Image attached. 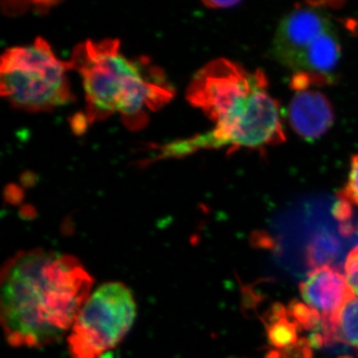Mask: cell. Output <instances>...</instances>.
Here are the masks:
<instances>
[{
	"label": "cell",
	"mask_w": 358,
	"mask_h": 358,
	"mask_svg": "<svg viewBox=\"0 0 358 358\" xmlns=\"http://www.w3.org/2000/svg\"><path fill=\"white\" fill-rule=\"evenodd\" d=\"M241 3L236 0H212V1H203L205 6L210 9H226L232 8V7L238 6Z\"/></svg>",
	"instance_id": "obj_12"
},
{
	"label": "cell",
	"mask_w": 358,
	"mask_h": 358,
	"mask_svg": "<svg viewBox=\"0 0 358 358\" xmlns=\"http://www.w3.org/2000/svg\"><path fill=\"white\" fill-rule=\"evenodd\" d=\"M345 279L353 294L358 296V246L348 254L345 261Z\"/></svg>",
	"instance_id": "obj_11"
},
{
	"label": "cell",
	"mask_w": 358,
	"mask_h": 358,
	"mask_svg": "<svg viewBox=\"0 0 358 358\" xmlns=\"http://www.w3.org/2000/svg\"><path fill=\"white\" fill-rule=\"evenodd\" d=\"M300 291L306 305L322 317V331L327 343H333L339 313L355 296L345 275L329 266H320L301 282Z\"/></svg>",
	"instance_id": "obj_7"
},
{
	"label": "cell",
	"mask_w": 358,
	"mask_h": 358,
	"mask_svg": "<svg viewBox=\"0 0 358 358\" xmlns=\"http://www.w3.org/2000/svg\"><path fill=\"white\" fill-rule=\"evenodd\" d=\"M288 117L292 129L307 141L324 136L334 122L333 105L326 95L313 90L296 91L289 102Z\"/></svg>",
	"instance_id": "obj_8"
},
{
	"label": "cell",
	"mask_w": 358,
	"mask_h": 358,
	"mask_svg": "<svg viewBox=\"0 0 358 358\" xmlns=\"http://www.w3.org/2000/svg\"><path fill=\"white\" fill-rule=\"evenodd\" d=\"M296 6L282 18L271 55L293 71L307 74L317 85L331 83L341 58L336 26L317 3Z\"/></svg>",
	"instance_id": "obj_5"
},
{
	"label": "cell",
	"mask_w": 358,
	"mask_h": 358,
	"mask_svg": "<svg viewBox=\"0 0 358 358\" xmlns=\"http://www.w3.org/2000/svg\"><path fill=\"white\" fill-rule=\"evenodd\" d=\"M334 338L358 352V296L348 301L339 313L334 326Z\"/></svg>",
	"instance_id": "obj_9"
},
{
	"label": "cell",
	"mask_w": 358,
	"mask_h": 358,
	"mask_svg": "<svg viewBox=\"0 0 358 358\" xmlns=\"http://www.w3.org/2000/svg\"><path fill=\"white\" fill-rule=\"evenodd\" d=\"M262 71L218 58L193 76L186 99L215 124L214 148H264L286 141L279 103Z\"/></svg>",
	"instance_id": "obj_2"
},
{
	"label": "cell",
	"mask_w": 358,
	"mask_h": 358,
	"mask_svg": "<svg viewBox=\"0 0 358 358\" xmlns=\"http://www.w3.org/2000/svg\"><path fill=\"white\" fill-rule=\"evenodd\" d=\"M341 194V200L358 207V154L352 155L348 181Z\"/></svg>",
	"instance_id": "obj_10"
},
{
	"label": "cell",
	"mask_w": 358,
	"mask_h": 358,
	"mask_svg": "<svg viewBox=\"0 0 358 358\" xmlns=\"http://www.w3.org/2000/svg\"><path fill=\"white\" fill-rule=\"evenodd\" d=\"M69 62L56 57L43 38L7 49L1 57L0 91L16 109L47 112L72 101Z\"/></svg>",
	"instance_id": "obj_4"
},
{
	"label": "cell",
	"mask_w": 358,
	"mask_h": 358,
	"mask_svg": "<svg viewBox=\"0 0 358 358\" xmlns=\"http://www.w3.org/2000/svg\"><path fill=\"white\" fill-rule=\"evenodd\" d=\"M83 80L88 122L119 113L127 128L138 131L173 98V90L159 68L131 60L117 39L87 40L75 47L68 61Z\"/></svg>",
	"instance_id": "obj_3"
},
{
	"label": "cell",
	"mask_w": 358,
	"mask_h": 358,
	"mask_svg": "<svg viewBox=\"0 0 358 358\" xmlns=\"http://www.w3.org/2000/svg\"><path fill=\"white\" fill-rule=\"evenodd\" d=\"M136 317L133 292L108 282L92 292L67 336L70 358H103L131 331Z\"/></svg>",
	"instance_id": "obj_6"
},
{
	"label": "cell",
	"mask_w": 358,
	"mask_h": 358,
	"mask_svg": "<svg viewBox=\"0 0 358 358\" xmlns=\"http://www.w3.org/2000/svg\"><path fill=\"white\" fill-rule=\"evenodd\" d=\"M95 280L77 257L47 250L11 257L0 277V317L7 343L40 348L67 338Z\"/></svg>",
	"instance_id": "obj_1"
}]
</instances>
